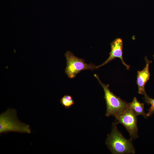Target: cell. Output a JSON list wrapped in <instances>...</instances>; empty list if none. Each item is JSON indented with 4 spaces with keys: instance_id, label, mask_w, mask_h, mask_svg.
Here are the masks:
<instances>
[{
    "instance_id": "7a4b0ae2",
    "label": "cell",
    "mask_w": 154,
    "mask_h": 154,
    "mask_svg": "<svg viewBox=\"0 0 154 154\" xmlns=\"http://www.w3.org/2000/svg\"><path fill=\"white\" fill-rule=\"evenodd\" d=\"M10 132L30 134L31 130L29 125L19 120L16 110L8 108L0 114V134Z\"/></svg>"
},
{
    "instance_id": "277c9868",
    "label": "cell",
    "mask_w": 154,
    "mask_h": 154,
    "mask_svg": "<svg viewBox=\"0 0 154 154\" xmlns=\"http://www.w3.org/2000/svg\"><path fill=\"white\" fill-rule=\"evenodd\" d=\"M66 60V65L65 70L66 74L70 78H75L80 72L85 70L97 69V66L91 63L88 64L85 62L84 59L75 56L70 51L65 54Z\"/></svg>"
},
{
    "instance_id": "ba28073f",
    "label": "cell",
    "mask_w": 154,
    "mask_h": 154,
    "mask_svg": "<svg viewBox=\"0 0 154 154\" xmlns=\"http://www.w3.org/2000/svg\"><path fill=\"white\" fill-rule=\"evenodd\" d=\"M129 107L132 109L137 116L142 115L145 118H147L144 110V104L139 102L137 98L134 97L132 102L129 103Z\"/></svg>"
},
{
    "instance_id": "30bf717a",
    "label": "cell",
    "mask_w": 154,
    "mask_h": 154,
    "mask_svg": "<svg viewBox=\"0 0 154 154\" xmlns=\"http://www.w3.org/2000/svg\"><path fill=\"white\" fill-rule=\"evenodd\" d=\"M144 96V102L148 105H151L146 114L147 117H150L154 113V99L150 98L147 94Z\"/></svg>"
},
{
    "instance_id": "6da1fadb",
    "label": "cell",
    "mask_w": 154,
    "mask_h": 154,
    "mask_svg": "<svg viewBox=\"0 0 154 154\" xmlns=\"http://www.w3.org/2000/svg\"><path fill=\"white\" fill-rule=\"evenodd\" d=\"M117 123H113L111 132L107 135L106 144L112 154L135 153L132 140L125 139L118 130Z\"/></svg>"
},
{
    "instance_id": "52a82bcc",
    "label": "cell",
    "mask_w": 154,
    "mask_h": 154,
    "mask_svg": "<svg viewBox=\"0 0 154 154\" xmlns=\"http://www.w3.org/2000/svg\"><path fill=\"white\" fill-rule=\"evenodd\" d=\"M145 66L142 70L137 71L136 81L138 87V93L143 95L146 94L145 86L150 76L149 67L150 64L152 62V61L148 60L146 56L145 57Z\"/></svg>"
},
{
    "instance_id": "8fae6325",
    "label": "cell",
    "mask_w": 154,
    "mask_h": 154,
    "mask_svg": "<svg viewBox=\"0 0 154 154\" xmlns=\"http://www.w3.org/2000/svg\"><path fill=\"white\" fill-rule=\"evenodd\" d=\"M153 59H154V54H153Z\"/></svg>"
},
{
    "instance_id": "9c48e42d",
    "label": "cell",
    "mask_w": 154,
    "mask_h": 154,
    "mask_svg": "<svg viewBox=\"0 0 154 154\" xmlns=\"http://www.w3.org/2000/svg\"><path fill=\"white\" fill-rule=\"evenodd\" d=\"M61 105L66 109L70 108L74 105V102L72 97L69 95H65L60 99Z\"/></svg>"
},
{
    "instance_id": "5b68a950",
    "label": "cell",
    "mask_w": 154,
    "mask_h": 154,
    "mask_svg": "<svg viewBox=\"0 0 154 154\" xmlns=\"http://www.w3.org/2000/svg\"><path fill=\"white\" fill-rule=\"evenodd\" d=\"M137 116L134 111L129 107L115 117L116 122L123 125L129 133L130 139L132 140L138 137Z\"/></svg>"
},
{
    "instance_id": "3957f363",
    "label": "cell",
    "mask_w": 154,
    "mask_h": 154,
    "mask_svg": "<svg viewBox=\"0 0 154 154\" xmlns=\"http://www.w3.org/2000/svg\"><path fill=\"white\" fill-rule=\"evenodd\" d=\"M94 75L102 87L104 92V98L106 106L105 114L106 116H112L116 117L118 115L129 108V103L115 95L110 90L108 84H103L96 74H94Z\"/></svg>"
},
{
    "instance_id": "8992f818",
    "label": "cell",
    "mask_w": 154,
    "mask_h": 154,
    "mask_svg": "<svg viewBox=\"0 0 154 154\" xmlns=\"http://www.w3.org/2000/svg\"><path fill=\"white\" fill-rule=\"evenodd\" d=\"M111 51L108 58L102 64L97 66V69L114 60L116 58H119L122 63L127 70L130 66L124 62L123 57V41L121 38H118L114 39L110 44Z\"/></svg>"
}]
</instances>
